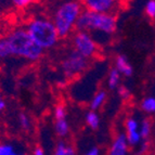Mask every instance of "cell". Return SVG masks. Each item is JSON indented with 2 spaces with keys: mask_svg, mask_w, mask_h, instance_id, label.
Instances as JSON below:
<instances>
[{
  "mask_svg": "<svg viewBox=\"0 0 155 155\" xmlns=\"http://www.w3.org/2000/svg\"><path fill=\"white\" fill-rule=\"evenodd\" d=\"M33 155H46V153H45L42 147H35V150L33 151Z\"/></svg>",
  "mask_w": 155,
  "mask_h": 155,
  "instance_id": "cell-28",
  "label": "cell"
},
{
  "mask_svg": "<svg viewBox=\"0 0 155 155\" xmlns=\"http://www.w3.org/2000/svg\"><path fill=\"white\" fill-rule=\"evenodd\" d=\"M11 1H12L13 5L15 8L24 9L26 7H28V5H33L34 2H36L37 0H11Z\"/></svg>",
  "mask_w": 155,
  "mask_h": 155,
  "instance_id": "cell-24",
  "label": "cell"
},
{
  "mask_svg": "<svg viewBox=\"0 0 155 155\" xmlns=\"http://www.w3.org/2000/svg\"><path fill=\"white\" fill-rule=\"evenodd\" d=\"M25 28L34 42L42 50L53 48L60 39L52 20L45 16H37L31 18Z\"/></svg>",
  "mask_w": 155,
  "mask_h": 155,
  "instance_id": "cell-4",
  "label": "cell"
},
{
  "mask_svg": "<svg viewBox=\"0 0 155 155\" xmlns=\"http://www.w3.org/2000/svg\"><path fill=\"white\" fill-rule=\"evenodd\" d=\"M5 107H7V102H5V99L3 98V96L0 93V116L3 114V112L5 111Z\"/></svg>",
  "mask_w": 155,
  "mask_h": 155,
  "instance_id": "cell-27",
  "label": "cell"
},
{
  "mask_svg": "<svg viewBox=\"0 0 155 155\" xmlns=\"http://www.w3.org/2000/svg\"><path fill=\"white\" fill-rule=\"evenodd\" d=\"M145 14L147 15V18L154 20L155 18V0H147L144 7Z\"/></svg>",
  "mask_w": 155,
  "mask_h": 155,
  "instance_id": "cell-22",
  "label": "cell"
},
{
  "mask_svg": "<svg viewBox=\"0 0 155 155\" xmlns=\"http://www.w3.org/2000/svg\"><path fill=\"white\" fill-rule=\"evenodd\" d=\"M117 28L116 16L113 13H97L84 10L76 24V31L113 35Z\"/></svg>",
  "mask_w": 155,
  "mask_h": 155,
  "instance_id": "cell-2",
  "label": "cell"
},
{
  "mask_svg": "<svg viewBox=\"0 0 155 155\" xmlns=\"http://www.w3.org/2000/svg\"><path fill=\"white\" fill-rule=\"evenodd\" d=\"M72 45L74 48L73 50H75L88 60L96 58L99 52L98 42L92 37V35L87 31H76L72 37Z\"/></svg>",
  "mask_w": 155,
  "mask_h": 155,
  "instance_id": "cell-5",
  "label": "cell"
},
{
  "mask_svg": "<svg viewBox=\"0 0 155 155\" xmlns=\"http://www.w3.org/2000/svg\"><path fill=\"white\" fill-rule=\"evenodd\" d=\"M89 66V60L79 54L75 50L72 51L64 58L61 63V68L66 78H75L83 74Z\"/></svg>",
  "mask_w": 155,
  "mask_h": 155,
  "instance_id": "cell-6",
  "label": "cell"
},
{
  "mask_svg": "<svg viewBox=\"0 0 155 155\" xmlns=\"http://www.w3.org/2000/svg\"><path fill=\"white\" fill-rule=\"evenodd\" d=\"M0 155H27L26 152L10 141L0 142Z\"/></svg>",
  "mask_w": 155,
  "mask_h": 155,
  "instance_id": "cell-11",
  "label": "cell"
},
{
  "mask_svg": "<svg viewBox=\"0 0 155 155\" xmlns=\"http://www.w3.org/2000/svg\"><path fill=\"white\" fill-rule=\"evenodd\" d=\"M106 100H107V92L105 90H99L97 91L93 97L91 98L90 103H89V106H90L91 111H99V110L102 107V106L105 104Z\"/></svg>",
  "mask_w": 155,
  "mask_h": 155,
  "instance_id": "cell-12",
  "label": "cell"
},
{
  "mask_svg": "<svg viewBox=\"0 0 155 155\" xmlns=\"http://www.w3.org/2000/svg\"><path fill=\"white\" fill-rule=\"evenodd\" d=\"M85 10L97 13H113L119 7V0H81Z\"/></svg>",
  "mask_w": 155,
  "mask_h": 155,
  "instance_id": "cell-7",
  "label": "cell"
},
{
  "mask_svg": "<svg viewBox=\"0 0 155 155\" xmlns=\"http://www.w3.org/2000/svg\"><path fill=\"white\" fill-rule=\"evenodd\" d=\"M129 147L125 132H119L112 141L107 155H128Z\"/></svg>",
  "mask_w": 155,
  "mask_h": 155,
  "instance_id": "cell-9",
  "label": "cell"
},
{
  "mask_svg": "<svg viewBox=\"0 0 155 155\" xmlns=\"http://www.w3.org/2000/svg\"><path fill=\"white\" fill-rule=\"evenodd\" d=\"M154 21H155V18H154Z\"/></svg>",
  "mask_w": 155,
  "mask_h": 155,
  "instance_id": "cell-29",
  "label": "cell"
},
{
  "mask_svg": "<svg viewBox=\"0 0 155 155\" xmlns=\"http://www.w3.org/2000/svg\"><path fill=\"white\" fill-rule=\"evenodd\" d=\"M67 115V111L66 107H65L63 104H58L55 105L54 111H53V116H54V119L58 120V119H65Z\"/></svg>",
  "mask_w": 155,
  "mask_h": 155,
  "instance_id": "cell-21",
  "label": "cell"
},
{
  "mask_svg": "<svg viewBox=\"0 0 155 155\" xmlns=\"http://www.w3.org/2000/svg\"><path fill=\"white\" fill-rule=\"evenodd\" d=\"M5 38L8 39L12 57L21 58L29 62H36L44 54V50L34 42L24 27L14 28Z\"/></svg>",
  "mask_w": 155,
  "mask_h": 155,
  "instance_id": "cell-1",
  "label": "cell"
},
{
  "mask_svg": "<svg viewBox=\"0 0 155 155\" xmlns=\"http://www.w3.org/2000/svg\"><path fill=\"white\" fill-rule=\"evenodd\" d=\"M139 132H140V136H141V139L142 140L150 139L151 132H152V124H151L150 119L143 118L142 120L140 122Z\"/></svg>",
  "mask_w": 155,
  "mask_h": 155,
  "instance_id": "cell-17",
  "label": "cell"
},
{
  "mask_svg": "<svg viewBox=\"0 0 155 155\" xmlns=\"http://www.w3.org/2000/svg\"><path fill=\"white\" fill-rule=\"evenodd\" d=\"M10 57H12V53H11L8 39L5 37L0 38V59H8Z\"/></svg>",
  "mask_w": 155,
  "mask_h": 155,
  "instance_id": "cell-19",
  "label": "cell"
},
{
  "mask_svg": "<svg viewBox=\"0 0 155 155\" xmlns=\"http://www.w3.org/2000/svg\"><path fill=\"white\" fill-rule=\"evenodd\" d=\"M116 90H117V93H118L119 98L122 99V100H128V99L131 97V92H130V90L123 85L119 86Z\"/></svg>",
  "mask_w": 155,
  "mask_h": 155,
  "instance_id": "cell-23",
  "label": "cell"
},
{
  "mask_svg": "<svg viewBox=\"0 0 155 155\" xmlns=\"http://www.w3.org/2000/svg\"><path fill=\"white\" fill-rule=\"evenodd\" d=\"M83 11V5L77 0H70L58 7L52 18V22L60 38H67L73 31L76 29V24Z\"/></svg>",
  "mask_w": 155,
  "mask_h": 155,
  "instance_id": "cell-3",
  "label": "cell"
},
{
  "mask_svg": "<svg viewBox=\"0 0 155 155\" xmlns=\"http://www.w3.org/2000/svg\"><path fill=\"white\" fill-rule=\"evenodd\" d=\"M18 124H20L22 129L28 131V130H31V117H29L26 113L21 112V113L18 114Z\"/></svg>",
  "mask_w": 155,
  "mask_h": 155,
  "instance_id": "cell-20",
  "label": "cell"
},
{
  "mask_svg": "<svg viewBox=\"0 0 155 155\" xmlns=\"http://www.w3.org/2000/svg\"><path fill=\"white\" fill-rule=\"evenodd\" d=\"M120 79H122V75L115 68V67H112L110 70L109 75H107V88L110 90H116L120 86Z\"/></svg>",
  "mask_w": 155,
  "mask_h": 155,
  "instance_id": "cell-13",
  "label": "cell"
},
{
  "mask_svg": "<svg viewBox=\"0 0 155 155\" xmlns=\"http://www.w3.org/2000/svg\"><path fill=\"white\" fill-rule=\"evenodd\" d=\"M53 155H76V151L74 147L65 141H60L54 149Z\"/></svg>",
  "mask_w": 155,
  "mask_h": 155,
  "instance_id": "cell-15",
  "label": "cell"
},
{
  "mask_svg": "<svg viewBox=\"0 0 155 155\" xmlns=\"http://www.w3.org/2000/svg\"><path fill=\"white\" fill-rule=\"evenodd\" d=\"M141 110L147 114H154L155 113V97H145L141 103Z\"/></svg>",
  "mask_w": 155,
  "mask_h": 155,
  "instance_id": "cell-18",
  "label": "cell"
},
{
  "mask_svg": "<svg viewBox=\"0 0 155 155\" xmlns=\"http://www.w3.org/2000/svg\"><path fill=\"white\" fill-rule=\"evenodd\" d=\"M54 131L58 137L65 138L70 134V124L65 119H58L54 122Z\"/></svg>",
  "mask_w": 155,
  "mask_h": 155,
  "instance_id": "cell-14",
  "label": "cell"
},
{
  "mask_svg": "<svg viewBox=\"0 0 155 155\" xmlns=\"http://www.w3.org/2000/svg\"><path fill=\"white\" fill-rule=\"evenodd\" d=\"M85 155H101V151L98 147H92L85 153Z\"/></svg>",
  "mask_w": 155,
  "mask_h": 155,
  "instance_id": "cell-26",
  "label": "cell"
},
{
  "mask_svg": "<svg viewBox=\"0 0 155 155\" xmlns=\"http://www.w3.org/2000/svg\"><path fill=\"white\" fill-rule=\"evenodd\" d=\"M114 67L120 73V75L125 77H131L134 74V68L132 65L129 63L127 57L123 54H118L115 58V62H114Z\"/></svg>",
  "mask_w": 155,
  "mask_h": 155,
  "instance_id": "cell-10",
  "label": "cell"
},
{
  "mask_svg": "<svg viewBox=\"0 0 155 155\" xmlns=\"http://www.w3.org/2000/svg\"><path fill=\"white\" fill-rule=\"evenodd\" d=\"M85 120L86 124L88 125L89 128H91L92 130H96L100 126V116L96 111H88L85 115Z\"/></svg>",
  "mask_w": 155,
  "mask_h": 155,
  "instance_id": "cell-16",
  "label": "cell"
},
{
  "mask_svg": "<svg viewBox=\"0 0 155 155\" xmlns=\"http://www.w3.org/2000/svg\"><path fill=\"white\" fill-rule=\"evenodd\" d=\"M140 122L137 117L128 116L125 122V129H126V138L130 147H138L139 143L142 141L139 132Z\"/></svg>",
  "mask_w": 155,
  "mask_h": 155,
  "instance_id": "cell-8",
  "label": "cell"
},
{
  "mask_svg": "<svg viewBox=\"0 0 155 155\" xmlns=\"http://www.w3.org/2000/svg\"><path fill=\"white\" fill-rule=\"evenodd\" d=\"M138 155H143L149 150V140H142L138 145Z\"/></svg>",
  "mask_w": 155,
  "mask_h": 155,
  "instance_id": "cell-25",
  "label": "cell"
}]
</instances>
